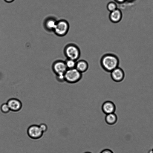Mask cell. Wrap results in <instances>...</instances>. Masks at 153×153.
I'll use <instances>...</instances> for the list:
<instances>
[{"instance_id": "1", "label": "cell", "mask_w": 153, "mask_h": 153, "mask_svg": "<svg viewBox=\"0 0 153 153\" xmlns=\"http://www.w3.org/2000/svg\"><path fill=\"white\" fill-rule=\"evenodd\" d=\"M119 60L115 54L107 53L103 55L100 60V64L102 68L105 71L110 72L118 67Z\"/></svg>"}, {"instance_id": "2", "label": "cell", "mask_w": 153, "mask_h": 153, "mask_svg": "<svg viewBox=\"0 0 153 153\" xmlns=\"http://www.w3.org/2000/svg\"><path fill=\"white\" fill-rule=\"evenodd\" d=\"M63 52L67 59L76 61L79 59L81 55L79 48L77 45L73 43L67 44L64 48Z\"/></svg>"}, {"instance_id": "3", "label": "cell", "mask_w": 153, "mask_h": 153, "mask_svg": "<svg viewBox=\"0 0 153 153\" xmlns=\"http://www.w3.org/2000/svg\"><path fill=\"white\" fill-rule=\"evenodd\" d=\"M65 81L66 82L74 84L79 81L82 78V73L75 68L67 69L64 74Z\"/></svg>"}, {"instance_id": "4", "label": "cell", "mask_w": 153, "mask_h": 153, "mask_svg": "<svg viewBox=\"0 0 153 153\" xmlns=\"http://www.w3.org/2000/svg\"><path fill=\"white\" fill-rule=\"evenodd\" d=\"M70 28L68 22L64 19L57 20L53 32L57 36L62 37L68 33Z\"/></svg>"}, {"instance_id": "5", "label": "cell", "mask_w": 153, "mask_h": 153, "mask_svg": "<svg viewBox=\"0 0 153 153\" xmlns=\"http://www.w3.org/2000/svg\"><path fill=\"white\" fill-rule=\"evenodd\" d=\"M52 70L56 75L64 74L67 69L65 61L57 60L52 65Z\"/></svg>"}, {"instance_id": "6", "label": "cell", "mask_w": 153, "mask_h": 153, "mask_svg": "<svg viewBox=\"0 0 153 153\" xmlns=\"http://www.w3.org/2000/svg\"><path fill=\"white\" fill-rule=\"evenodd\" d=\"M43 133L39 126L36 125H33L30 126L27 130L28 136L33 139L40 138L42 136Z\"/></svg>"}, {"instance_id": "7", "label": "cell", "mask_w": 153, "mask_h": 153, "mask_svg": "<svg viewBox=\"0 0 153 153\" xmlns=\"http://www.w3.org/2000/svg\"><path fill=\"white\" fill-rule=\"evenodd\" d=\"M110 73L111 79L115 82H121L124 78L125 73L124 71L121 68L118 67Z\"/></svg>"}, {"instance_id": "8", "label": "cell", "mask_w": 153, "mask_h": 153, "mask_svg": "<svg viewBox=\"0 0 153 153\" xmlns=\"http://www.w3.org/2000/svg\"><path fill=\"white\" fill-rule=\"evenodd\" d=\"M7 103L10 111L13 112H18L20 111L22 107V103L20 100L16 98H11L8 100Z\"/></svg>"}, {"instance_id": "9", "label": "cell", "mask_w": 153, "mask_h": 153, "mask_svg": "<svg viewBox=\"0 0 153 153\" xmlns=\"http://www.w3.org/2000/svg\"><path fill=\"white\" fill-rule=\"evenodd\" d=\"M123 17V14L121 11L117 8L110 12L109 15V18L110 21L113 23H117L120 22Z\"/></svg>"}, {"instance_id": "10", "label": "cell", "mask_w": 153, "mask_h": 153, "mask_svg": "<svg viewBox=\"0 0 153 153\" xmlns=\"http://www.w3.org/2000/svg\"><path fill=\"white\" fill-rule=\"evenodd\" d=\"M116 109L115 104L113 102L110 101H105L102 106V110L103 112L106 114L114 113Z\"/></svg>"}, {"instance_id": "11", "label": "cell", "mask_w": 153, "mask_h": 153, "mask_svg": "<svg viewBox=\"0 0 153 153\" xmlns=\"http://www.w3.org/2000/svg\"><path fill=\"white\" fill-rule=\"evenodd\" d=\"M57 21V20L53 17L47 18L45 20L44 22L45 28L49 32H53Z\"/></svg>"}, {"instance_id": "12", "label": "cell", "mask_w": 153, "mask_h": 153, "mask_svg": "<svg viewBox=\"0 0 153 153\" xmlns=\"http://www.w3.org/2000/svg\"><path fill=\"white\" fill-rule=\"evenodd\" d=\"M88 67V64L85 60L81 59L76 62L75 68L82 73L86 71Z\"/></svg>"}, {"instance_id": "13", "label": "cell", "mask_w": 153, "mask_h": 153, "mask_svg": "<svg viewBox=\"0 0 153 153\" xmlns=\"http://www.w3.org/2000/svg\"><path fill=\"white\" fill-rule=\"evenodd\" d=\"M106 123L110 125L115 124L117 121V117L114 113H112L106 114L105 117Z\"/></svg>"}, {"instance_id": "14", "label": "cell", "mask_w": 153, "mask_h": 153, "mask_svg": "<svg viewBox=\"0 0 153 153\" xmlns=\"http://www.w3.org/2000/svg\"><path fill=\"white\" fill-rule=\"evenodd\" d=\"M76 61L75 60L66 59L65 62L67 69H71L75 68Z\"/></svg>"}, {"instance_id": "15", "label": "cell", "mask_w": 153, "mask_h": 153, "mask_svg": "<svg viewBox=\"0 0 153 153\" xmlns=\"http://www.w3.org/2000/svg\"><path fill=\"white\" fill-rule=\"evenodd\" d=\"M106 7L107 10L110 12L118 8L116 3L113 1L109 2L107 5Z\"/></svg>"}, {"instance_id": "16", "label": "cell", "mask_w": 153, "mask_h": 153, "mask_svg": "<svg viewBox=\"0 0 153 153\" xmlns=\"http://www.w3.org/2000/svg\"><path fill=\"white\" fill-rule=\"evenodd\" d=\"M0 110L3 113L6 114L10 111V108L7 103H3L1 106Z\"/></svg>"}, {"instance_id": "17", "label": "cell", "mask_w": 153, "mask_h": 153, "mask_svg": "<svg viewBox=\"0 0 153 153\" xmlns=\"http://www.w3.org/2000/svg\"><path fill=\"white\" fill-rule=\"evenodd\" d=\"M56 76V79L57 81L60 82H63L65 81L64 74L62 75H57Z\"/></svg>"}, {"instance_id": "18", "label": "cell", "mask_w": 153, "mask_h": 153, "mask_svg": "<svg viewBox=\"0 0 153 153\" xmlns=\"http://www.w3.org/2000/svg\"><path fill=\"white\" fill-rule=\"evenodd\" d=\"M39 126L43 133L46 132L47 130L48 126L45 124L42 123L40 124Z\"/></svg>"}, {"instance_id": "19", "label": "cell", "mask_w": 153, "mask_h": 153, "mask_svg": "<svg viewBox=\"0 0 153 153\" xmlns=\"http://www.w3.org/2000/svg\"><path fill=\"white\" fill-rule=\"evenodd\" d=\"M100 153H114L111 150L109 149H105L102 150Z\"/></svg>"}, {"instance_id": "20", "label": "cell", "mask_w": 153, "mask_h": 153, "mask_svg": "<svg viewBox=\"0 0 153 153\" xmlns=\"http://www.w3.org/2000/svg\"><path fill=\"white\" fill-rule=\"evenodd\" d=\"M116 2L121 4L124 2L126 0H114Z\"/></svg>"}, {"instance_id": "21", "label": "cell", "mask_w": 153, "mask_h": 153, "mask_svg": "<svg viewBox=\"0 0 153 153\" xmlns=\"http://www.w3.org/2000/svg\"><path fill=\"white\" fill-rule=\"evenodd\" d=\"M7 3H10L13 2L14 0H4Z\"/></svg>"}, {"instance_id": "22", "label": "cell", "mask_w": 153, "mask_h": 153, "mask_svg": "<svg viewBox=\"0 0 153 153\" xmlns=\"http://www.w3.org/2000/svg\"><path fill=\"white\" fill-rule=\"evenodd\" d=\"M84 153H92L89 152H85Z\"/></svg>"}, {"instance_id": "23", "label": "cell", "mask_w": 153, "mask_h": 153, "mask_svg": "<svg viewBox=\"0 0 153 153\" xmlns=\"http://www.w3.org/2000/svg\"><path fill=\"white\" fill-rule=\"evenodd\" d=\"M151 150L152 151V153H153V148L151 149Z\"/></svg>"}]
</instances>
